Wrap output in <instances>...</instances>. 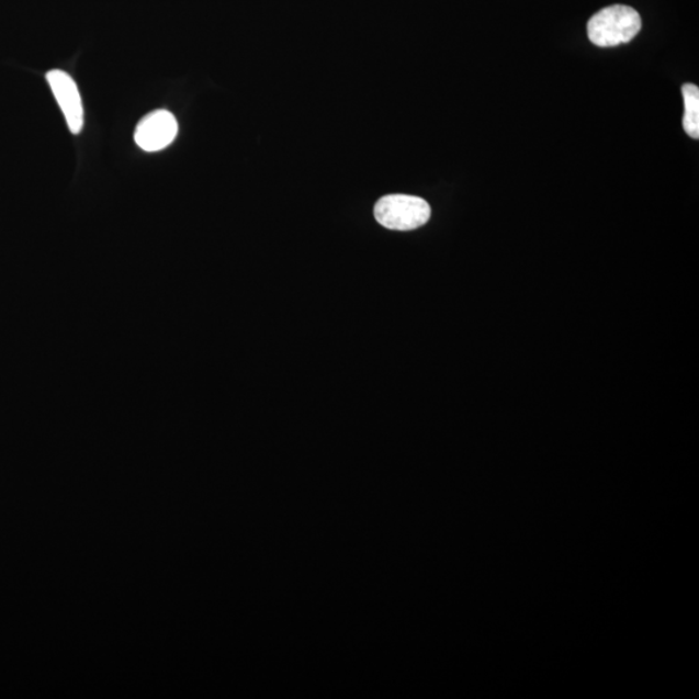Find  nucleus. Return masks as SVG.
Masks as SVG:
<instances>
[{"label":"nucleus","mask_w":699,"mask_h":699,"mask_svg":"<svg viewBox=\"0 0 699 699\" xmlns=\"http://www.w3.org/2000/svg\"><path fill=\"white\" fill-rule=\"evenodd\" d=\"M641 25L640 14L632 7L610 5L590 18L588 38L597 47H616L635 38Z\"/></svg>","instance_id":"nucleus-1"},{"label":"nucleus","mask_w":699,"mask_h":699,"mask_svg":"<svg viewBox=\"0 0 699 699\" xmlns=\"http://www.w3.org/2000/svg\"><path fill=\"white\" fill-rule=\"evenodd\" d=\"M431 208L427 201L408 194H388L374 206L381 226L394 230H413L427 225Z\"/></svg>","instance_id":"nucleus-2"},{"label":"nucleus","mask_w":699,"mask_h":699,"mask_svg":"<svg viewBox=\"0 0 699 699\" xmlns=\"http://www.w3.org/2000/svg\"><path fill=\"white\" fill-rule=\"evenodd\" d=\"M178 135L174 114L165 110L150 112L136 125L134 139L144 153H158L168 148Z\"/></svg>","instance_id":"nucleus-3"},{"label":"nucleus","mask_w":699,"mask_h":699,"mask_svg":"<svg viewBox=\"0 0 699 699\" xmlns=\"http://www.w3.org/2000/svg\"><path fill=\"white\" fill-rule=\"evenodd\" d=\"M46 78L49 86H52L56 102L61 108L70 133L78 135L83 127V106L74 78L57 69L48 71Z\"/></svg>","instance_id":"nucleus-4"},{"label":"nucleus","mask_w":699,"mask_h":699,"mask_svg":"<svg viewBox=\"0 0 699 699\" xmlns=\"http://www.w3.org/2000/svg\"><path fill=\"white\" fill-rule=\"evenodd\" d=\"M686 113L683 117V127L690 138H699V89L696 84L687 83L681 89Z\"/></svg>","instance_id":"nucleus-5"}]
</instances>
